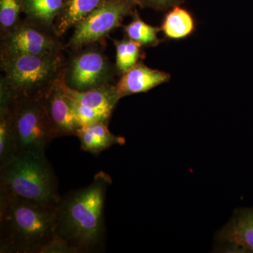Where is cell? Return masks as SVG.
Masks as SVG:
<instances>
[{"label":"cell","mask_w":253,"mask_h":253,"mask_svg":"<svg viewBox=\"0 0 253 253\" xmlns=\"http://www.w3.org/2000/svg\"><path fill=\"white\" fill-rule=\"evenodd\" d=\"M111 183L109 174L101 171L89 186L61 197L57 206L56 233L73 253H98L104 250L105 202Z\"/></svg>","instance_id":"1"},{"label":"cell","mask_w":253,"mask_h":253,"mask_svg":"<svg viewBox=\"0 0 253 253\" xmlns=\"http://www.w3.org/2000/svg\"><path fill=\"white\" fill-rule=\"evenodd\" d=\"M57 206L0 194V253H43L56 237Z\"/></svg>","instance_id":"2"},{"label":"cell","mask_w":253,"mask_h":253,"mask_svg":"<svg viewBox=\"0 0 253 253\" xmlns=\"http://www.w3.org/2000/svg\"><path fill=\"white\" fill-rule=\"evenodd\" d=\"M66 62L63 53L46 56L0 53L3 73L0 102L44 99L62 78Z\"/></svg>","instance_id":"3"},{"label":"cell","mask_w":253,"mask_h":253,"mask_svg":"<svg viewBox=\"0 0 253 253\" xmlns=\"http://www.w3.org/2000/svg\"><path fill=\"white\" fill-rule=\"evenodd\" d=\"M0 194L56 207L58 181L45 155H21L0 168Z\"/></svg>","instance_id":"4"},{"label":"cell","mask_w":253,"mask_h":253,"mask_svg":"<svg viewBox=\"0 0 253 253\" xmlns=\"http://www.w3.org/2000/svg\"><path fill=\"white\" fill-rule=\"evenodd\" d=\"M7 110L14 139L15 157L45 155L55 138L44 99L0 102Z\"/></svg>","instance_id":"5"},{"label":"cell","mask_w":253,"mask_h":253,"mask_svg":"<svg viewBox=\"0 0 253 253\" xmlns=\"http://www.w3.org/2000/svg\"><path fill=\"white\" fill-rule=\"evenodd\" d=\"M98 44L73 50L66 61L62 81L71 89L84 91L113 84L118 74L116 66L110 62Z\"/></svg>","instance_id":"6"},{"label":"cell","mask_w":253,"mask_h":253,"mask_svg":"<svg viewBox=\"0 0 253 253\" xmlns=\"http://www.w3.org/2000/svg\"><path fill=\"white\" fill-rule=\"evenodd\" d=\"M138 6L137 0H106L74 28L66 47L73 51L104 41L111 32L122 26L124 18L131 16Z\"/></svg>","instance_id":"7"},{"label":"cell","mask_w":253,"mask_h":253,"mask_svg":"<svg viewBox=\"0 0 253 253\" xmlns=\"http://www.w3.org/2000/svg\"><path fill=\"white\" fill-rule=\"evenodd\" d=\"M63 49L59 37L54 31L27 18L1 37V52L46 56L62 54Z\"/></svg>","instance_id":"8"},{"label":"cell","mask_w":253,"mask_h":253,"mask_svg":"<svg viewBox=\"0 0 253 253\" xmlns=\"http://www.w3.org/2000/svg\"><path fill=\"white\" fill-rule=\"evenodd\" d=\"M44 102L55 138L77 135L81 126L76 118L72 100L63 87L62 78L46 95Z\"/></svg>","instance_id":"9"},{"label":"cell","mask_w":253,"mask_h":253,"mask_svg":"<svg viewBox=\"0 0 253 253\" xmlns=\"http://www.w3.org/2000/svg\"><path fill=\"white\" fill-rule=\"evenodd\" d=\"M218 241L226 251L253 253V208H243L218 234Z\"/></svg>","instance_id":"10"},{"label":"cell","mask_w":253,"mask_h":253,"mask_svg":"<svg viewBox=\"0 0 253 253\" xmlns=\"http://www.w3.org/2000/svg\"><path fill=\"white\" fill-rule=\"evenodd\" d=\"M170 79L169 73L148 67L140 61L121 75L116 86L122 99L129 95L147 92Z\"/></svg>","instance_id":"11"},{"label":"cell","mask_w":253,"mask_h":253,"mask_svg":"<svg viewBox=\"0 0 253 253\" xmlns=\"http://www.w3.org/2000/svg\"><path fill=\"white\" fill-rule=\"evenodd\" d=\"M62 82L65 91L75 103L103 113L109 118L121 99L114 84L80 91L71 89Z\"/></svg>","instance_id":"12"},{"label":"cell","mask_w":253,"mask_h":253,"mask_svg":"<svg viewBox=\"0 0 253 253\" xmlns=\"http://www.w3.org/2000/svg\"><path fill=\"white\" fill-rule=\"evenodd\" d=\"M83 151L97 156L115 145H124L126 139L115 135L109 129V123L100 122L81 126L76 135Z\"/></svg>","instance_id":"13"},{"label":"cell","mask_w":253,"mask_h":253,"mask_svg":"<svg viewBox=\"0 0 253 253\" xmlns=\"http://www.w3.org/2000/svg\"><path fill=\"white\" fill-rule=\"evenodd\" d=\"M106 0H64L62 10L55 21L54 33L60 37L75 28Z\"/></svg>","instance_id":"14"},{"label":"cell","mask_w":253,"mask_h":253,"mask_svg":"<svg viewBox=\"0 0 253 253\" xmlns=\"http://www.w3.org/2000/svg\"><path fill=\"white\" fill-rule=\"evenodd\" d=\"M64 0H23L26 18L53 30L55 21L62 10Z\"/></svg>","instance_id":"15"},{"label":"cell","mask_w":253,"mask_h":253,"mask_svg":"<svg viewBox=\"0 0 253 253\" xmlns=\"http://www.w3.org/2000/svg\"><path fill=\"white\" fill-rule=\"evenodd\" d=\"M196 22L189 11L176 6L169 9L165 16L161 31L165 37L170 40H181L194 33Z\"/></svg>","instance_id":"16"},{"label":"cell","mask_w":253,"mask_h":253,"mask_svg":"<svg viewBox=\"0 0 253 253\" xmlns=\"http://www.w3.org/2000/svg\"><path fill=\"white\" fill-rule=\"evenodd\" d=\"M131 16L132 20L131 22L126 26H123L125 37L146 47H155L162 42L158 36L161 28L151 26L145 22L141 19L136 10Z\"/></svg>","instance_id":"17"},{"label":"cell","mask_w":253,"mask_h":253,"mask_svg":"<svg viewBox=\"0 0 253 253\" xmlns=\"http://www.w3.org/2000/svg\"><path fill=\"white\" fill-rule=\"evenodd\" d=\"M116 48V71L118 74L123 73L134 66L144 58L142 47L139 43L125 37L123 40H113Z\"/></svg>","instance_id":"18"},{"label":"cell","mask_w":253,"mask_h":253,"mask_svg":"<svg viewBox=\"0 0 253 253\" xmlns=\"http://www.w3.org/2000/svg\"><path fill=\"white\" fill-rule=\"evenodd\" d=\"M15 157L14 139L9 113L0 106V168Z\"/></svg>","instance_id":"19"},{"label":"cell","mask_w":253,"mask_h":253,"mask_svg":"<svg viewBox=\"0 0 253 253\" xmlns=\"http://www.w3.org/2000/svg\"><path fill=\"white\" fill-rule=\"evenodd\" d=\"M23 0H0V34L4 36L21 22Z\"/></svg>","instance_id":"20"},{"label":"cell","mask_w":253,"mask_h":253,"mask_svg":"<svg viewBox=\"0 0 253 253\" xmlns=\"http://www.w3.org/2000/svg\"><path fill=\"white\" fill-rule=\"evenodd\" d=\"M184 0H137L139 7L149 8L157 11H166L180 6Z\"/></svg>","instance_id":"21"}]
</instances>
